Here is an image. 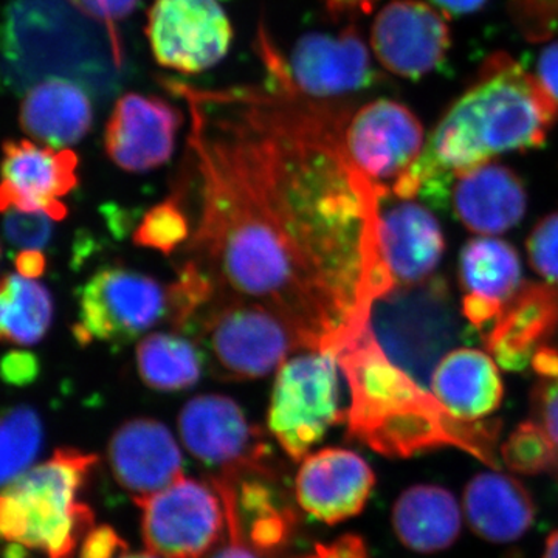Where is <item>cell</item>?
<instances>
[{"instance_id": "6da1fadb", "label": "cell", "mask_w": 558, "mask_h": 558, "mask_svg": "<svg viewBox=\"0 0 558 558\" xmlns=\"http://www.w3.org/2000/svg\"><path fill=\"white\" fill-rule=\"evenodd\" d=\"M263 50L271 78L264 90L168 81L189 102L199 170L191 260L218 295L264 304L306 351H332L357 314L385 191L344 154L351 110L301 94L277 51Z\"/></svg>"}, {"instance_id": "7a4b0ae2", "label": "cell", "mask_w": 558, "mask_h": 558, "mask_svg": "<svg viewBox=\"0 0 558 558\" xmlns=\"http://www.w3.org/2000/svg\"><path fill=\"white\" fill-rule=\"evenodd\" d=\"M449 282L391 286L368 296L332 348L351 389L349 438L388 458L468 451L499 469V421H459L432 392L440 360L476 333Z\"/></svg>"}, {"instance_id": "3957f363", "label": "cell", "mask_w": 558, "mask_h": 558, "mask_svg": "<svg viewBox=\"0 0 558 558\" xmlns=\"http://www.w3.org/2000/svg\"><path fill=\"white\" fill-rule=\"evenodd\" d=\"M557 120L558 102L537 76L509 54H492L391 194L446 208L461 175L501 154L539 148Z\"/></svg>"}, {"instance_id": "277c9868", "label": "cell", "mask_w": 558, "mask_h": 558, "mask_svg": "<svg viewBox=\"0 0 558 558\" xmlns=\"http://www.w3.org/2000/svg\"><path fill=\"white\" fill-rule=\"evenodd\" d=\"M95 462V454L58 449L0 488V542L47 558H75L95 527L94 510L80 499Z\"/></svg>"}, {"instance_id": "5b68a950", "label": "cell", "mask_w": 558, "mask_h": 558, "mask_svg": "<svg viewBox=\"0 0 558 558\" xmlns=\"http://www.w3.org/2000/svg\"><path fill=\"white\" fill-rule=\"evenodd\" d=\"M190 329L199 336L205 363L222 379H258L295 349L306 351L288 319L255 301L218 295Z\"/></svg>"}, {"instance_id": "8992f818", "label": "cell", "mask_w": 558, "mask_h": 558, "mask_svg": "<svg viewBox=\"0 0 558 558\" xmlns=\"http://www.w3.org/2000/svg\"><path fill=\"white\" fill-rule=\"evenodd\" d=\"M337 366L332 351H306L279 366L267 422L293 461H303L332 425L347 418Z\"/></svg>"}, {"instance_id": "52a82bcc", "label": "cell", "mask_w": 558, "mask_h": 558, "mask_svg": "<svg viewBox=\"0 0 558 558\" xmlns=\"http://www.w3.org/2000/svg\"><path fill=\"white\" fill-rule=\"evenodd\" d=\"M170 288L157 279L124 267L98 270L80 295L78 323L73 328L81 344L92 341L120 347L170 319Z\"/></svg>"}, {"instance_id": "ba28073f", "label": "cell", "mask_w": 558, "mask_h": 558, "mask_svg": "<svg viewBox=\"0 0 558 558\" xmlns=\"http://www.w3.org/2000/svg\"><path fill=\"white\" fill-rule=\"evenodd\" d=\"M146 548L161 558H201L226 535L222 498L211 483L182 478L137 498Z\"/></svg>"}, {"instance_id": "9c48e42d", "label": "cell", "mask_w": 558, "mask_h": 558, "mask_svg": "<svg viewBox=\"0 0 558 558\" xmlns=\"http://www.w3.org/2000/svg\"><path fill=\"white\" fill-rule=\"evenodd\" d=\"M424 128L402 102L380 98L349 113L343 131L351 167L371 185L391 194L424 149Z\"/></svg>"}, {"instance_id": "30bf717a", "label": "cell", "mask_w": 558, "mask_h": 558, "mask_svg": "<svg viewBox=\"0 0 558 558\" xmlns=\"http://www.w3.org/2000/svg\"><path fill=\"white\" fill-rule=\"evenodd\" d=\"M146 36L161 68L196 75L226 58L233 27L219 0H154Z\"/></svg>"}, {"instance_id": "8fae6325", "label": "cell", "mask_w": 558, "mask_h": 558, "mask_svg": "<svg viewBox=\"0 0 558 558\" xmlns=\"http://www.w3.org/2000/svg\"><path fill=\"white\" fill-rule=\"evenodd\" d=\"M444 252L442 229L428 208L392 194L380 196L371 274L389 286L421 284L438 269Z\"/></svg>"}, {"instance_id": "7c38bea8", "label": "cell", "mask_w": 558, "mask_h": 558, "mask_svg": "<svg viewBox=\"0 0 558 558\" xmlns=\"http://www.w3.org/2000/svg\"><path fill=\"white\" fill-rule=\"evenodd\" d=\"M209 483L222 498L227 531L259 557L281 556L296 526V513L281 490L274 465L219 472Z\"/></svg>"}, {"instance_id": "4fadbf2b", "label": "cell", "mask_w": 558, "mask_h": 558, "mask_svg": "<svg viewBox=\"0 0 558 558\" xmlns=\"http://www.w3.org/2000/svg\"><path fill=\"white\" fill-rule=\"evenodd\" d=\"M179 433L197 461L220 472L271 464L263 429L250 424L241 407L226 396H199L186 402Z\"/></svg>"}, {"instance_id": "5bb4252c", "label": "cell", "mask_w": 558, "mask_h": 558, "mask_svg": "<svg viewBox=\"0 0 558 558\" xmlns=\"http://www.w3.org/2000/svg\"><path fill=\"white\" fill-rule=\"evenodd\" d=\"M78 156L68 148L7 140L0 160V213L44 211L60 222L68 216L60 199L78 185Z\"/></svg>"}, {"instance_id": "9a60e30c", "label": "cell", "mask_w": 558, "mask_h": 558, "mask_svg": "<svg viewBox=\"0 0 558 558\" xmlns=\"http://www.w3.org/2000/svg\"><path fill=\"white\" fill-rule=\"evenodd\" d=\"M371 46L389 73L421 80L446 60L451 46L446 16L418 0H392L371 31Z\"/></svg>"}, {"instance_id": "2e32d148", "label": "cell", "mask_w": 558, "mask_h": 558, "mask_svg": "<svg viewBox=\"0 0 558 558\" xmlns=\"http://www.w3.org/2000/svg\"><path fill=\"white\" fill-rule=\"evenodd\" d=\"M296 89L314 100H343L379 80L369 51L354 27L339 35L307 33L293 46L286 64Z\"/></svg>"}, {"instance_id": "e0dca14e", "label": "cell", "mask_w": 558, "mask_h": 558, "mask_svg": "<svg viewBox=\"0 0 558 558\" xmlns=\"http://www.w3.org/2000/svg\"><path fill=\"white\" fill-rule=\"evenodd\" d=\"M183 116L159 97L123 95L106 124L109 159L128 172L156 170L171 159Z\"/></svg>"}, {"instance_id": "ac0fdd59", "label": "cell", "mask_w": 558, "mask_h": 558, "mask_svg": "<svg viewBox=\"0 0 558 558\" xmlns=\"http://www.w3.org/2000/svg\"><path fill=\"white\" fill-rule=\"evenodd\" d=\"M481 337L502 369L526 371L539 351L558 347V284L524 282Z\"/></svg>"}, {"instance_id": "d6986e66", "label": "cell", "mask_w": 558, "mask_h": 558, "mask_svg": "<svg viewBox=\"0 0 558 558\" xmlns=\"http://www.w3.org/2000/svg\"><path fill=\"white\" fill-rule=\"evenodd\" d=\"M376 486L368 462L347 449H323L304 458L295 481L300 508L323 523L359 515Z\"/></svg>"}, {"instance_id": "ffe728a7", "label": "cell", "mask_w": 558, "mask_h": 558, "mask_svg": "<svg viewBox=\"0 0 558 558\" xmlns=\"http://www.w3.org/2000/svg\"><path fill=\"white\" fill-rule=\"evenodd\" d=\"M519 252L499 238H473L459 255L461 312L472 329L483 336L499 312L524 286Z\"/></svg>"}, {"instance_id": "44dd1931", "label": "cell", "mask_w": 558, "mask_h": 558, "mask_svg": "<svg viewBox=\"0 0 558 558\" xmlns=\"http://www.w3.org/2000/svg\"><path fill=\"white\" fill-rule=\"evenodd\" d=\"M109 464L134 498L150 497L182 478V453L170 429L154 418L121 425L109 444Z\"/></svg>"}, {"instance_id": "7402d4cb", "label": "cell", "mask_w": 558, "mask_h": 558, "mask_svg": "<svg viewBox=\"0 0 558 558\" xmlns=\"http://www.w3.org/2000/svg\"><path fill=\"white\" fill-rule=\"evenodd\" d=\"M451 201L465 229L492 236L519 226L526 215L527 191L512 168L488 161L454 182Z\"/></svg>"}, {"instance_id": "603a6c76", "label": "cell", "mask_w": 558, "mask_h": 558, "mask_svg": "<svg viewBox=\"0 0 558 558\" xmlns=\"http://www.w3.org/2000/svg\"><path fill=\"white\" fill-rule=\"evenodd\" d=\"M465 519L478 537L495 545L517 542L534 526L537 506L521 481L501 472H484L465 486Z\"/></svg>"}, {"instance_id": "cb8c5ba5", "label": "cell", "mask_w": 558, "mask_h": 558, "mask_svg": "<svg viewBox=\"0 0 558 558\" xmlns=\"http://www.w3.org/2000/svg\"><path fill=\"white\" fill-rule=\"evenodd\" d=\"M439 405L459 421H483L501 405L505 387L490 354L473 348L450 351L433 376Z\"/></svg>"}, {"instance_id": "d4e9b609", "label": "cell", "mask_w": 558, "mask_h": 558, "mask_svg": "<svg viewBox=\"0 0 558 558\" xmlns=\"http://www.w3.org/2000/svg\"><path fill=\"white\" fill-rule=\"evenodd\" d=\"M22 131L51 148L65 149L86 137L94 108L86 90L65 78H47L33 86L21 102Z\"/></svg>"}, {"instance_id": "484cf974", "label": "cell", "mask_w": 558, "mask_h": 558, "mask_svg": "<svg viewBox=\"0 0 558 558\" xmlns=\"http://www.w3.org/2000/svg\"><path fill=\"white\" fill-rule=\"evenodd\" d=\"M392 527L405 548L435 554L451 548L461 535L462 513L454 495L435 484L407 488L392 509Z\"/></svg>"}, {"instance_id": "4316f807", "label": "cell", "mask_w": 558, "mask_h": 558, "mask_svg": "<svg viewBox=\"0 0 558 558\" xmlns=\"http://www.w3.org/2000/svg\"><path fill=\"white\" fill-rule=\"evenodd\" d=\"M53 299L35 279L10 274L0 278V341L32 347L49 332Z\"/></svg>"}, {"instance_id": "83f0119b", "label": "cell", "mask_w": 558, "mask_h": 558, "mask_svg": "<svg viewBox=\"0 0 558 558\" xmlns=\"http://www.w3.org/2000/svg\"><path fill=\"white\" fill-rule=\"evenodd\" d=\"M201 347L174 333H153L137 348V368L142 380L157 391H180L194 387L204 371Z\"/></svg>"}, {"instance_id": "f1b7e54d", "label": "cell", "mask_w": 558, "mask_h": 558, "mask_svg": "<svg viewBox=\"0 0 558 558\" xmlns=\"http://www.w3.org/2000/svg\"><path fill=\"white\" fill-rule=\"evenodd\" d=\"M44 442L39 414L28 405L0 410V488L33 468Z\"/></svg>"}, {"instance_id": "f546056e", "label": "cell", "mask_w": 558, "mask_h": 558, "mask_svg": "<svg viewBox=\"0 0 558 558\" xmlns=\"http://www.w3.org/2000/svg\"><path fill=\"white\" fill-rule=\"evenodd\" d=\"M531 368L537 376L531 392V418L545 429L553 444V473L558 476V347L539 351Z\"/></svg>"}, {"instance_id": "4dcf8cb0", "label": "cell", "mask_w": 558, "mask_h": 558, "mask_svg": "<svg viewBox=\"0 0 558 558\" xmlns=\"http://www.w3.org/2000/svg\"><path fill=\"white\" fill-rule=\"evenodd\" d=\"M501 458L505 459L510 472L529 476L553 473L556 462L548 435L532 418L521 422L519 427L510 433L508 440L502 444Z\"/></svg>"}, {"instance_id": "1f68e13d", "label": "cell", "mask_w": 558, "mask_h": 558, "mask_svg": "<svg viewBox=\"0 0 558 558\" xmlns=\"http://www.w3.org/2000/svg\"><path fill=\"white\" fill-rule=\"evenodd\" d=\"M190 236V223L186 213L180 207L179 199L161 202L143 216L134 233V242L140 247L157 250L171 255Z\"/></svg>"}, {"instance_id": "d6a6232c", "label": "cell", "mask_w": 558, "mask_h": 558, "mask_svg": "<svg viewBox=\"0 0 558 558\" xmlns=\"http://www.w3.org/2000/svg\"><path fill=\"white\" fill-rule=\"evenodd\" d=\"M3 215V234L14 247L40 250L49 244L57 220L47 213L10 208Z\"/></svg>"}, {"instance_id": "836d02e7", "label": "cell", "mask_w": 558, "mask_h": 558, "mask_svg": "<svg viewBox=\"0 0 558 558\" xmlns=\"http://www.w3.org/2000/svg\"><path fill=\"white\" fill-rule=\"evenodd\" d=\"M527 255L539 277L558 284V211L545 216L531 231Z\"/></svg>"}, {"instance_id": "e575fe53", "label": "cell", "mask_w": 558, "mask_h": 558, "mask_svg": "<svg viewBox=\"0 0 558 558\" xmlns=\"http://www.w3.org/2000/svg\"><path fill=\"white\" fill-rule=\"evenodd\" d=\"M76 10L89 16L90 20L100 22L108 28L113 49L119 57H123L117 38L116 25L126 20L137 9L140 0H69Z\"/></svg>"}, {"instance_id": "d590c367", "label": "cell", "mask_w": 558, "mask_h": 558, "mask_svg": "<svg viewBox=\"0 0 558 558\" xmlns=\"http://www.w3.org/2000/svg\"><path fill=\"white\" fill-rule=\"evenodd\" d=\"M520 24L531 35L546 36L558 32V0H513Z\"/></svg>"}, {"instance_id": "8d00e7d4", "label": "cell", "mask_w": 558, "mask_h": 558, "mask_svg": "<svg viewBox=\"0 0 558 558\" xmlns=\"http://www.w3.org/2000/svg\"><path fill=\"white\" fill-rule=\"evenodd\" d=\"M128 545L110 526L94 527L81 543L76 558H120Z\"/></svg>"}, {"instance_id": "74e56055", "label": "cell", "mask_w": 558, "mask_h": 558, "mask_svg": "<svg viewBox=\"0 0 558 558\" xmlns=\"http://www.w3.org/2000/svg\"><path fill=\"white\" fill-rule=\"evenodd\" d=\"M38 357L27 351H11L0 360V377L13 387H25L38 379Z\"/></svg>"}, {"instance_id": "f35d334b", "label": "cell", "mask_w": 558, "mask_h": 558, "mask_svg": "<svg viewBox=\"0 0 558 558\" xmlns=\"http://www.w3.org/2000/svg\"><path fill=\"white\" fill-rule=\"evenodd\" d=\"M303 558H371L365 542L359 535H344L329 543L317 545L314 553Z\"/></svg>"}, {"instance_id": "ab89813d", "label": "cell", "mask_w": 558, "mask_h": 558, "mask_svg": "<svg viewBox=\"0 0 558 558\" xmlns=\"http://www.w3.org/2000/svg\"><path fill=\"white\" fill-rule=\"evenodd\" d=\"M537 76L542 86L558 102V40L539 54Z\"/></svg>"}, {"instance_id": "60d3db41", "label": "cell", "mask_w": 558, "mask_h": 558, "mask_svg": "<svg viewBox=\"0 0 558 558\" xmlns=\"http://www.w3.org/2000/svg\"><path fill=\"white\" fill-rule=\"evenodd\" d=\"M201 558H259V556L242 542L240 535L226 531V535L220 538L218 545Z\"/></svg>"}, {"instance_id": "b9f144b4", "label": "cell", "mask_w": 558, "mask_h": 558, "mask_svg": "<svg viewBox=\"0 0 558 558\" xmlns=\"http://www.w3.org/2000/svg\"><path fill=\"white\" fill-rule=\"evenodd\" d=\"M377 0H325L326 11L332 20L369 14Z\"/></svg>"}, {"instance_id": "7bdbcfd3", "label": "cell", "mask_w": 558, "mask_h": 558, "mask_svg": "<svg viewBox=\"0 0 558 558\" xmlns=\"http://www.w3.org/2000/svg\"><path fill=\"white\" fill-rule=\"evenodd\" d=\"M16 270L25 278L36 279L46 271L47 259L40 250H22L17 253Z\"/></svg>"}, {"instance_id": "ee69618b", "label": "cell", "mask_w": 558, "mask_h": 558, "mask_svg": "<svg viewBox=\"0 0 558 558\" xmlns=\"http://www.w3.org/2000/svg\"><path fill=\"white\" fill-rule=\"evenodd\" d=\"M436 10L444 16L457 17L464 14L475 13L486 3V0H429Z\"/></svg>"}, {"instance_id": "f6af8a7d", "label": "cell", "mask_w": 558, "mask_h": 558, "mask_svg": "<svg viewBox=\"0 0 558 558\" xmlns=\"http://www.w3.org/2000/svg\"><path fill=\"white\" fill-rule=\"evenodd\" d=\"M543 558H558V531H554L546 539Z\"/></svg>"}, {"instance_id": "bcb514c9", "label": "cell", "mask_w": 558, "mask_h": 558, "mask_svg": "<svg viewBox=\"0 0 558 558\" xmlns=\"http://www.w3.org/2000/svg\"><path fill=\"white\" fill-rule=\"evenodd\" d=\"M120 558H157L153 553L123 554Z\"/></svg>"}]
</instances>
